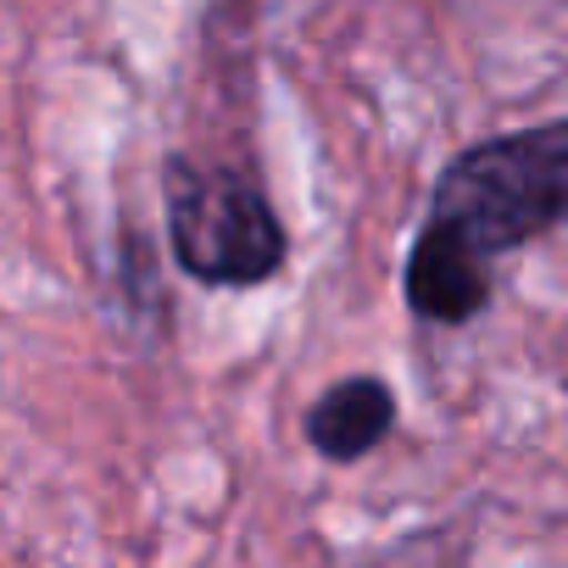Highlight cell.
Instances as JSON below:
<instances>
[{
    "label": "cell",
    "instance_id": "cell-1",
    "mask_svg": "<svg viewBox=\"0 0 568 568\" xmlns=\"http://www.w3.org/2000/svg\"><path fill=\"white\" fill-rule=\"evenodd\" d=\"M568 206V123L551 118L540 129L496 134L468 145L435 179L418 240L440 245L474 267L551 234Z\"/></svg>",
    "mask_w": 568,
    "mask_h": 568
},
{
    "label": "cell",
    "instance_id": "cell-2",
    "mask_svg": "<svg viewBox=\"0 0 568 568\" xmlns=\"http://www.w3.org/2000/svg\"><path fill=\"white\" fill-rule=\"evenodd\" d=\"M162 201H168V245L173 262L212 291H251L284 267V223L267 201V190L223 162L168 156L162 168Z\"/></svg>",
    "mask_w": 568,
    "mask_h": 568
},
{
    "label": "cell",
    "instance_id": "cell-3",
    "mask_svg": "<svg viewBox=\"0 0 568 568\" xmlns=\"http://www.w3.org/2000/svg\"><path fill=\"white\" fill-rule=\"evenodd\" d=\"M396 429V390L374 374L335 379L307 407V440L324 463H363Z\"/></svg>",
    "mask_w": 568,
    "mask_h": 568
}]
</instances>
